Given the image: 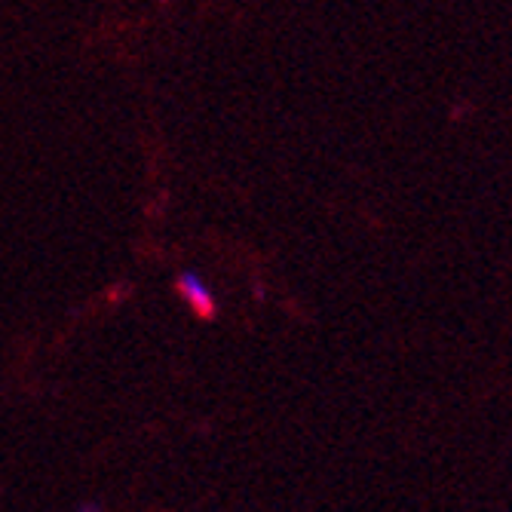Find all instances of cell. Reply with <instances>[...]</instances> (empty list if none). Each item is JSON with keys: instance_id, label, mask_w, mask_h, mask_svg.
<instances>
[{"instance_id": "2", "label": "cell", "mask_w": 512, "mask_h": 512, "mask_svg": "<svg viewBox=\"0 0 512 512\" xmlns=\"http://www.w3.org/2000/svg\"><path fill=\"white\" fill-rule=\"evenodd\" d=\"M74 512H108V509H105V506H102L99 500H83V503H80V506H77Z\"/></svg>"}, {"instance_id": "1", "label": "cell", "mask_w": 512, "mask_h": 512, "mask_svg": "<svg viewBox=\"0 0 512 512\" xmlns=\"http://www.w3.org/2000/svg\"><path fill=\"white\" fill-rule=\"evenodd\" d=\"M175 289H178V298L188 304L197 316H212L215 313L218 298H215V289L209 286V279L203 273H197V270L178 273Z\"/></svg>"}]
</instances>
